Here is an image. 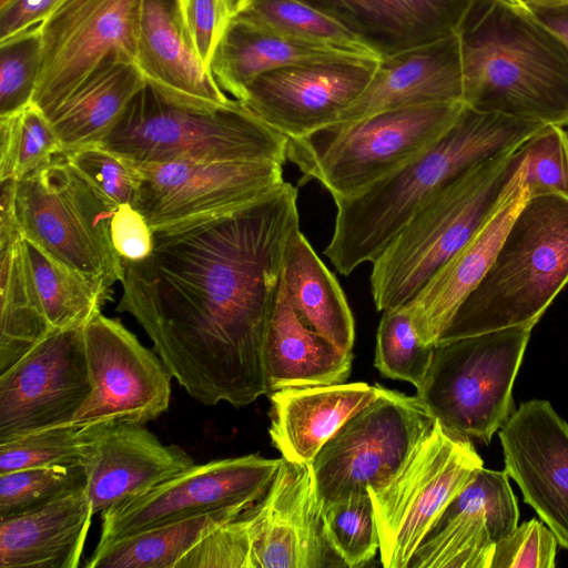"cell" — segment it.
I'll return each mask as SVG.
<instances>
[{
    "label": "cell",
    "mask_w": 568,
    "mask_h": 568,
    "mask_svg": "<svg viewBox=\"0 0 568 568\" xmlns=\"http://www.w3.org/2000/svg\"><path fill=\"white\" fill-rule=\"evenodd\" d=\"M352 361V353L341 351L300 320L281 277L264 343L267 393L345 383Z\"/></svg>",
    "instance_id": "28"
},
{
    "label": "cell",
    "mask_w": 568,
    "mask_h": 568,
    "mask_svg": "<svg viewBox=\"0 0 568 568\" xmlns=\"http://www.w3.org/2000/svg\"><path fill=\"white\" fill-rule=\"evenodd\" d=\"M281 277L300 320L341 351L352 353L355 325L346 296L300 225L286 241Z\"/></svg>",
    "instance_id": "31"
},
{
    "label": "cell",
    "mask_w": 568,
    "mask_h": 568,
    "mask_svg": "<svg viewBox=\"0 0 568 568\" xmlns=\"http://www.w3.org/2000/svg\"><path fill=\"white\" fill-rule=\"evenodd\" d=\"M509 1H511V2H514V3H520V2H523L524 0H509Z\"/></svg>",
    "instance_id": "51"
},
{
    "label": "cell",
    "mask_w": 568,
    "mask_h": 568,
    "mask_svg": "<svg viewBox=\"0 0 568 568\" xmlns=\"http://www.w3.org/2000/svg\"><path fill=\"white\" fill-rule=\"evenodd\" d=\"M544 125L465 104L450 129L419 155L358 195L333 199L334 231L323 253L343 275L373 263L444 187L473 166L515 151Z\"/></svg>",
    "instance_id": "2"
},
{
    "label": "cell",
    "mask_w": 568,
    "mask_h": 568,
    "mask_svg": "<svg viewBox=\"0 0 568 568\" xmlns=\"http://www.w3.org/2000/svg\"><path fill=\"white\" fill-rule=\"evenodd\" d=\"M145 0H64L40 24L31 102L48 114L112 58L135 63Z\"/></svg>",
    "instance_id": "12"
},
{
    "label": "cell",
    "mask_w": 568,
    "mask_h": 568,
    "mask_svg": "<svg viewBox=\"0 0 568 568\" xmlns=\"http://www.w3.org/2000/svg\"><path fill=\"white\" fill-rule=\"evenodd\" d=\"M145 85L133 61L112 58L45 116L64 151L99 144Z\"/></svg>",
    "instance_id": "30"
},
{
    "label": "cell",
    "mask_w": 568,
    "mask_h": 568,
    "mask_svg": "<svg viewBox=\"0 0 568 568\" xmlns=\"http://www.w3.org/2000/svg\"><path fill=\"white\" fill-rule=\"evenodd\" d=\"M64 0H17L0 11V41L39 26Z\"/></svg>",
    "instance_id": "48"
},
{
    "label": "cell",
    "mask_w": 568,
    "mask_h": 568,
    "mask_svg": "<svg viewBox=\"0 0 568 568\" xmlns=\"http://www.w3.org/2000/svg\"><path fill=\"white\" fill-rule=\"evenodd\" d=\"M434 422L417 395L378 385V396L354 414L311 464L321 510L384 486Z\"/></svg>",
    "instance_id": "11"
},
{
    "label": "cell",
    "mask_w": 568,
    "mask_h": 568,
    "mask_svg": "<svg viewBox=\"0 0 568 568\" xmlns=\"http://www.w3.org/2000/svg\"><path fill=\"white\" fill-rule=\"evenodd\" d=\"M93 515L85 489L0 518V568H78Z\"/></svg>",
    "instance_id": "27"
},
{
    "label": "cell",
    "mask_w": 568,
    "mask_h": 568,
    "mask_svg": "<svg viewBox=\"0 0 568 568\" xmlns=\"http://www.w3.org/2000/svg\"><path fill=\"white\" fill-rule=\"evenodd\" d=\"M480 467L469 438L435 419L389 481L368 490L385 568H408L422 540Z\"/></svg>",
    "instance_id": "10"
},
{
    "label": "cell",
    "mask_w": 568,
    "mask_h": 568,
    "mask_svg": "<svg viewBox=\"0 0 568 568\" xmlns=\"http://www.w3.org/2000/svg\"><path fill=\"white\" fill-rule=\"evenodd\" d=\"M465 103L437 102L382 111L288 139L286 159L333 199L351 197L398 170L455 123Z\"/></svg>",
    "instance_id": "7"
},
{
    "label": "cell",
    "mask_w": 568,
    "mask_h": 568,
    "mask_svg": "<svg viewBox=\"0 0 568 568\" xmlns=\"http://www.w3.org/2000/svg\"><path fill=\"white\" fill-rule=\"evenodd\" d=\"M245 514L251 568L345 567L327 542L311 464L282 458L268 489Z\"/></svg>",
    "instance_id": "18"
},
{
    "label": "cell",
    "mask_w": 568,
    "mask_h": 568,
    "mask_svg": "<svg viewBox=\"0 0 568 568\" xmlns=\"http://www.w3.org/2000/svg\"><path fill=\"white\" fill-rule=\"evenodd\" d=\"M378 61L348 58L276 68L255 78L240 102L288 139L304 138L338 122L369 84Z\"/></svg>",
    "instance_id": "17"
},
{
    "label": "cell",
    "mask_w": 568,
    "mask_h": 568,
    "mask_svg": "<svg viewBox=\"0 0 568 568\" xmlns=\"http://www.w3.org/2000/svg\"><path fill=\"white\" fill-rule=\"evenodd\" d=\"M91 392L83 327L52 332L0 374V443L71 422Z\"/></svg>",
    "instance_id": "16"
},
{
    "label": "cell",
    "mask_w": 568,
    "mask_h": 568,
    "mask_svg": "<svg viewBox=\"0 0 568 568\" xmlns=\"http://www.w3.org/2000/svg\"><path fill=\"white\" fill-rule=\"evenodd\" d=\"M83 339L92 392L71 422L145 425L168 410L172 375L118 318L98 314Z\"/></svg>",
    "instance_id": "15"
},
{
    "label": "cell",
    "mask_w": 568,
    "mask_h": 568,
    "mask_svg": "<svg viewBox=\"0 0 568 568\" xmlns=\"http://www.w3.org/2000/svg\"><path fill=\"white\" fill-rule=\"evenodd\" d=\"M557 545L555 534L532 518L495 545L490 568H552Z\"/></svg>",
    "instance_id": "46"
},
{
    "label": "cell",
    "mask_w": 568,
    "mask_h": 568,
    "mask_svg": "<svg viewBox=\"0 0 568 568\" xmlns=\"http://www.w3.org/2000/svg\"><path fill=\"white\" fill-rule=\"evenodd\" d=\"M434 348L422 342L405 306L384 311L374 359L384 377L408 382L419 389L430 368Z\"/></svg>",
    "instance_id": "38"
},
{
    "label": "cell",
    "mask_w": 568,
    "mask_h": 568,
    "mask_svg": "<svg viewBox=\"0 0 568 568\" xmlns=\"http://www.w3.org/2000/svg\"><path fill=\"white\" fill-rule=\"evenodd\" d=\"M108 425H53L0 443V474L31 467L87 466Z\"/></svg>",
    "instance_id": "36"
},
{
    "label": "cell",
    "mask_w": 568,
    "mask_h": 568,
    "mask_svg": "<svg viewBox=\"0 0 568 568\" xmlns=\"http://www.w3.org/2000/svg\"><path fill=\"white\" fill-rule=\"evenodd\" d=\"M248 508V507H247ZM245 507H226L153 526L94 549L87 568H176L205 536Z\"/></svg>",
    "instance_id": "32"
},
{
    "label": "cell",
    "mask_w": 568,
    "mask_h": 568,
    "mask_svg": "<svg viewBox=\"0 0 568 568\" xmlns=\"http://www.w3.org/2000/svg\"><path fill=\"white\" fill-rule=\"evenodd\" d=\"M524 160L520 145L473 166L403 225L372 263L377 311L405 306L416 297L495 211Z\"/></svg>",
    "instance_id": "5"
},
{
    "label": "cell",
    "mask_w": 568,
    "mask_h": 568,
    "mask_svg": "<svg viewBox=\"0 0 568 568\" xmlns=\"http://www.w3.org/2000/svg\"><path fill=\"white\" fill-rule=\"evenodd\" d=\"M193 465L184 449L163 444L144 425H108L87 464V494L93 513L141 495Z\"/></svg>",
    "instance_id": "21"
},
{
    "label": "cell",
    "mask_w": 568,
    "mask_h": 568,
    "mask_svg": "<svg viewBox=\"0 0 568 568\" xmlns=\"http://www.w3.org/2000/svg\"><path fill=\"white\" fill-rule=\"evenodd\" d=\"M459 33L379 59L374 75L337 123L418 104L463 102Z\"/></svg>",
    "instance_id": "22"
},
{
    "label": "cell",
    "mask_w": 568,
    "mask_h": 568,
    "mask_svg": "<svg viewBox=\"0 0 568 568\" xmlns=\"http://www.w3.org/2000/svg\"><path fill=\"white\" fill-rule=\"evenodd\" d=\"M135 64L145 83L164 99L193 108H220L224 93L186 40L176 0H145Z\"/></svg>",
    "instance_id": "25"
},
{
    "label": "cell",
    "mask_w": 568,
    "mask_h": 568,
    "mask_svg": "<svg viewBox=\"0 0 568 568\" xmlns=\"http://www.w3.org/2000/svg\"><path fill=\"white\" fill-rule=\"evenodd\" d=\"M139 189L133 207L153 231L229 213L284 182L271 161L134 163Z\"/></svg>",
    "instance_id": "14"
},
{
    "label": "cell",
    "mask_w": 568,
    "mask_h": 568,
    "mask_svg": "<svg viewBox=\"0 0 568 568\" xmlns=\"http://www.w3.org/2000/svg\"><path fill=\"white\" fill-rule=\"evenodd\" d=\"M524 163L485 223L429 280L416 297L405 305L419 338L426 345L437 344L460 303L480 282L513 220L526 201Z\"/></svg>",
    "instance_id": "24"
},
{
    "label": "cell",
    "mask_w": 568,
    "mask_h": 568,
    "mask_svg": "<svg viewBox=\"0 0 568 568\" xmlns=\"http://www.w3.org/2000/svg\"><path fill=\"white\" fill-rule=\"evenodd\" d=\"M233 16L298 40L381 59L337 21L301 0H235Z\"/></svg>",
    "instance_id": "35"
},
{
    "label": "cell",
    "mask_w": 568,
    "mask_h": 568,
    "mask_svg": "<svg viewBox=\"0 0 568 568\" xmlns=\"http://www.w3.org/2000/svg\"><path fill=\"white\" fill-rule=\"evenodd\" d=\"M87 466L31 467L0 474V518L16 516L87 489Z\"/></svg>",
    "instance_id": "39"
},
{
    "label": "cell",
    "mask_w": 568,
    "mask_h": 568,
    "mask_svg": "<svg viewBox=\"0 0 568 568\" xmlns=\"http://www.w3.org/2000/svg\"><path fill=\"white\" fill-rule=\"evenodd\" d=\"M381 58L459 33L474 0H301Z\"/></svg>",
    "instance_id": "23"
},
{
    "label": "cell",
    "mask_w": 568,
    "mask_h": 568,
    "mask_svg": "<svg viewBox=\"0 0 568 568\" xmlns=\"http://www.w3.org/2000/svg\"><path fill=\"white\" fill-rule=\"evenodd\" d=\"M518 4L568 47V0H524Z\"/></svg>",
    "instance_id": "49"
},
{
    "label": "cell",
    "mask_w": 568,
    "mask_h": 568,
    "mask_svg": "<svg viewBox=\"0 0 568 568\" xmlns=\"http://www.w3.org/2000/svg\"><path fill=\"white\" fill-rule=\"evenodd\" d=\"M348 58L367 59L334 47L298 40L233 16L215 51L211 74L224 93L242 101L251 82L266 71Z\"/></svg>",
    "instance_id": "29"
},
{
    "label": "cell",
    "mask_w": 568,
    "mask_h": 568,
    "mask_svg": "<svg viewBox=\"0 0 568 568\" xmlns=\"http://www.w3.org/2000/svg\"><path fill=\"white\" fill-rule=\"evenodd\" d=\"M527 197L559 194L568 197V133L545 124L521 144Z\"/></svg>",
    "instance_id": "41"
},
{
    "label": "cell",
    "mask_w": 568,
    "mask_h": 568,
    "mask_svg": "<svg viewBox=\"0 0 568 568\" xmlns=\"http://www.w3.org/2000/svg\"><path fill=\"white\" fill-rule=\"evenodd\" d=\"M54 332L22 250V236L0 244V374Z\"/></svg>",
    "instance_id": "33"
},
{
    "label": "cell",
    "mask_w": 568,
    "mask_h": 568,
    "mask_svg": "<svg viewBox=\"0 0 568 568\" xmlns=\"http://www.w3.org/2000/svg\"><path fill=\"white\" fill-rule=\"evenodd\" d=\"M564 128H567V130H566V131H567V133H568V122H567V124H566Z\"/></svg>",
    "instance_id": "52"
},
{
    "label": "cell",
    "mask_w": 568,
    "mask_h": 568,
    "mask_svg": "<svg viewBox=\"0 0 568 568\" xmlns=\"http://www.w3.org/2000/svg\"><path fill=\"white\" fill-rule=\"evenodd\" d=\"M505 471L568 549V424L545 399L519 405L499 429Z\"/></svg>",
    "instance_id": "19"
},
{
    "label": "cell",
    "mask_w": 568,
    "mask_h": 568,
    "mask_svg": "<svg viewBox=\"0 0 568 568\" xmlns=\"http://www.w3.org/2000/svg\"><path fill=\"white\" fill-rule=\"evenodd\" d=\"M288 138L242 102L193 108L145 85L99 143L134 163L271 161L284 164Z\"/></svg>",
    "instance_id": "6"
},
{
    "label": "cell",
    "mask_w": 568,
    "mask_h": 568,
    "mask_svg": "<svg viewBox=\"0 0 568 568\" xmlns=\"http://www.w3.org/2000/svg\"><path fill=\"white\" fill-rule=\"evenodd\" d=\"M114 248L126 261L146 257L154 244V231L132 205L118 206L111 223Z\"/></svg>",
    "instance_id": "47"
},
{
    "label": "cell",
    "mask_w": 568,
    "mask_h": 568,
    "mask_svg": "<svg viewBox=\"0 0 568 568\" xmlns=\"http://www.w3.org/2000/svg\"><path fill=\"white\" fill-rule=\"evenodd\" d=\"M252 538L245 510L199 541L176 568H251Z\"/></svg>",
    "instance_id": "44"
},
{
    "label": "cell",
    "mask_w": 568,
    "mask_h": 568,
    "mask_svg": "<svg viewBox=\"0 0 568 568\" xmlns=\"http://www.w3.org/2000/svg\"><path fill=\"white\" fill-rule=\"evenodd\" d=\"M63 151L49 120L33 102L0 115V180H19Z\"/></svg>",
    "instance_id": "37"
},
{
    "label": "cell",
    "mask_w": 568,
    "mask_h": 568,
    "mask_svg": "<svg viewBox=\"0 0 568 568\" xmlns=\"http://www.w3.org/2000/svg\"><path fill=\"white\" fill-rule=\"evenodd\" d=\"M329 547L345 567L366 566L379 551V535L369 493L355 495L322 511Z\"/></svg>",
    "instance_id": "40"
},
{
    "label": "cell",
    "mask_w": 568,
    "mask_h": 568,
    "mask_svg": "<svg viewBox=\"0 0 568 568\" xmlns=\"http://www.w3.org/2000/svg\"><path fill=\"white\" fill-rule=\"evenodd\" d=\"M534 326L439 343L417 397L447 430L489 444L515 412L513 386Z\"/></svg>",
    "instance_id": "9"
},
{
    "label": "cell",
    "mask_w": 568,
    "mask_h": 568,
    "mask_svg": "<svg viewBox=\"0 0 568 568\" xmlns=\"http://www.w3.org/2000/svg\"><path fill=\"white\" fill-rule=\"evenodd\" d=\"M518 518L508 474L483 466L445 508L408 568H490L495 545Z\"/></svg>",
    "instance_id": "20"
},
{
    "label": "cell",
    "mask_w": 568,
    "mask_h": 568,
    "mask_svg": "<svg viewBox=\"0 0 568 568\" xmlns=\"http://www.w3.org/2000/svg\"><path fill=\"white\" fill-rule=\"evenodd\" d=\"M40 63L39 26L0 41V115L31 101Z\"/></svg>",
    "instance_id": "42"
},
{
    "label": "cell",
    "mask_w": 568,
    "mask_h": 568,
    "mask_svg": "<svg viewBox=\"0 0 568 568\" xmlns=\"http://www.w3.org/2000/svg\"><path fill=\"white\" fill-rule=\"evenodd\" d=\"M282 458L260 454L211 460L102 511L95 549L163 523L226 507H250L268 489Z\"/></svg>",
    "instance_id": "13"
},
{
    "label": "cell",
    "mask_w": 568,
    "mask_h": 568,
    "mask_svg": "<svg viewBox=\"0 0 568 568\" xmlns=\"http://www.w3.org/2000/svg\"><path fill=\"white\" fill-rule=\"evenodd\" d=\"M22 250L43 312L53 331L83 327L101 313L110 291L22 237Z\"/></svg>",
    "instance_id": "34"
},
{
    "label": "cell",
    "mask_w": 568,
    "mask_h": 568,
    "mask_svg": "<svg viewBox=\"0 0 568 568\" xmlns=\"http://www.w3.org/2000/svg\"><path fill=\"white\" fill-rule=\"evenodd\" d=\"M235 0H176L181 29L211 73L215 51L233 17Z\"/></svg>",
    "instance_id": "45"
},
{
    "label": "cell",
    "mask_w": 568,
    "mask_h": 568,
    "mask_svg": "<svg viewBox=\"0 0 568 568\" xmlns=\"http://www.w3.org/2000/svg\"><path fill=\"white\" fill-rule=\"evenodd\" d=\"M297 197L284 181L229 213L154 231L146 257L122 260L116 311L202 404L240 408L267 394L264 343Z\"/></svg>",
    "instance_id": "1"
},
{
    "label": "cell",
    "mask_w": 568,
    "mask_h": 568,
    "mask_svg": "<svg viewBox=\"0 0 568 568\" xmlns=\"http://www.w3.org/2000/svg\"><path fill=\"white\" fill-rule=\"evenodd\" d=\"M459 37L466 105L567 124L568 47L523 6L474 0Z\"/></svg>",
    "instance_id": "3"
},
{
    "label": "cell",
    "mask_w": 568,
    "mask_h": 568,
    "mask_svg": "<svg viewBox=\"0 0 568 568\" xmlns=\"http://www.w3.org/2000/svg\"><path fill=\"white\" fill-rule=\"evenodd\" d=\"M63 152L70 163L116 205H134L139 173L133 162L100 144Z\"/></svg>",
    "instance_id": "43"
},
{
    "label": "cell",
    "mask_w": 568,
    "mask_h": 568,
    "mask_svg": "<svg viewBox=\"0 0 568 568\" xmlns=\"http://www.w3.org/2000/svg\"><path fill=\"white\" fill-rule=\"evenodd\" d=\"M567 284L568 197H527L490 266L460 303L437 344L513 326H535Z\"/></svg>",
    "instance_id": "4"
},
{
    "label": "cell",
    "mask_w": 568,
    "mask_h": 568,
    "mask_svg": "<svg viewBox=\"0 0 568 568\" xmlns=\"http://www.w3.org/2000/svg\"><path fill=\"white\" fill-rule=\"evenodd\" d=\"M118 206L64 152L17 181L16 215L22 237L106 291L123 272L111 237Z\"/></svg>",
    "instance_id": "8"
},
{
    "label": "cell",
    "mask_w": 568,
    "mask_h": 568,
    "mask_svg": "<svg viewBox=\"0 0 568 568\" xmlns=\"http://www.w3.org/2000/svg\"><path fill=\"white\" fill-rule=\"evenodd\" d=\"M17 0H0V11L6 9L7 7L11 6Z\"/></svg>",
    "instance_id": "50"
},
{
    "label": "cell",
    "mask_w": 568,
    "mask_h": 568,
    "mask_svg": "<svg viewBox=\"0 0 568 568\" xmlns=\"http://www.w3.org/2000/svg\"><path fill=\"white\" fill-rule=\"evenodd\" d=\"M378 396L364 382L286 387L271 393L270 437L282 458L312 464L328 439Z\"/></svg>",
    "instance_id": "26"
}]
</instances>
